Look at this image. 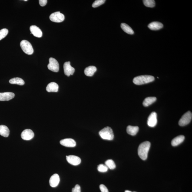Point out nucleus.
I'll use <instances>...</instances> for the list:
<instances>
[{
    "label": "nucleus",
    "mask_w": 192,
    "mask_h": 192,
    "mask_svg": "<svg viewBox=\"0 0 192 192\" xmlns=\"http://www.w3.org/2000/svg\"><path fill=\"white\" fill-rule=\"evenodd\" d=\"M150 147V143L149 141L144 142L139 146L138 154L142 160H145L147 159Z\"/></svg>",
    "instance_id": "nucleus-1"
},
{
    "label": "nucleus",
    "mask_w": 192,
    "mask_h": 192,
    "mask_svg": "<svg viewBox=\"0 0 192 192\" xmlns=\"http://www.w3.org/2000/svg\"><path fill=\"white\" fill-rule=\"evenodd\" d=\"M155 79L154 77L150 75L138 76L133 79V83L136 85H141L152 82Z\"/></svg>",
    "instance_id": "nucleus-2"
},
{
    "label": "nucleus",
    "mask_w": 192,
    "mask_h": 192,
    "mask_svg": "<svg viewBox=\"0 0 192 192\" xmlns=\"http://www.w3.org/2000/svg\"><path fill=\"white\" fill-rule=\"evenodd\" d=\"M99 134L103 139L112 140L114 138V134L111 127H107L101 130Z\"/></svg>",
    "instance_id": "nucleus-3"
},
{
    "label": "nucleus",
    "mask_w": 192,
    "mask_h": 192,
    "mask_svg": "<svg viewBox=\"0 0 192 192\" xmlns=\"http://www.w3.org/2000/svg\"><path fill=\"white\" fill-rule=\"evenodd\" d=\"M21 48L23 51L26 54L31 55L34 52V49L31 44L28 41L23 40L20 44Z\"/></svg>",
    "instance_id": "nucleus-4"
},
{
    "label": "nucleus",
    "mask_w": 192,
    "mask_h": 192,
    "mask_svg": "<svg viewBox=\"0 0 192 192\" xmlns=\"http://www.w3.org/2000/svg\"><path fill=\"white\" fill-rule=\"evenodd\" d=\"M192 118V113L190 111H187L180 119L179 122V125L181 126L187 125L191 121Z\"/></svg>",
    "instance_id": "nucleus-5"
},
{
    "label": "nucleus",
    "mask_w": 192,
    "mask_h": 192,
    "mask_svg": "<svg viewBox=\"0 0 192 192\" xmlns=\"http://www.w3.org/2000/svg\"><path fill=\"white\" fill-rule=\"evenodd\" d=\"M64 16L63 14L60 13L59 11L53 13L50 16V19L52 22L55 23H61L64 20Z\"/></svg>",
    "instance_id": "nucleus-6"
},
{
    "label": "nucleus",
    "mask_w": 192,
    "mask_h": 192,
    "mask_svg": "<svg viewBox=\"0 0 192 192\" xmlns=\"http://www.w3.org/2000/svg\"><path fill=\"white\" fill-rule=\"evenodd\" d=\"M49 64L48 66L49 70L54 72H57L59 70V64L58 61L53 58H50L49 60Z\"/></svg>",
    "instance_id": "nucleus-7"
},
{
    "label": "nucleus",
    "mask_w": 192,
    "mask_h": 192,
    "mask_svg": "<svg viewBox=\"0 0 192 192\" xmlns=\"http://www.w3.org/2000/svg\"><path fill=\"white\" fill-rule=\"evenodd\" d=\"M157 123V113L155 112H153L150 114L148 119V125L150 127H154L156 125Z\"/></svg>",
    "instance_id": "nucleus-8"
},
{
    "label": "nucleus",
    "mask_w": 192,
    "mask_h": 192,
    "mask_svg": "<svg viewBox=\"0 0 192 192\" xmlns=\"http://www.w3.org/2000/svg\"><path fill=\"white\" fill-rule=\"evenodd\" d=\"M64 74L67 76L72 75L75 72V69L71 66L70 62H67L64 63Z\"/></svg>",
    "instance_id": "nucleus-9"
},
{
    "label": "nucleus",
    "mask_w": 192,
    "mask_h": 192,
    "mask_svg": "<svg viewBox=\"0 0 192 192\" xmlns=\"http://www.w3.org/2000/svg\"><path fill=\"white\" fill-rule=\"evenodd\" d=\"M66 160L70 164L75 166L80 164L81 162V159L79 157L74 155L67 156Z\"/></svg>",
    "instance_id": "nucleus-10"
},
{
    "label": "nucleus",
    "mask_w": 192,
    "mask_h": 192,
    "mask_svg": "<svg viewBox=\"0 0 192 192\" xmlns=\"http://www.w3.org/2000/svg\"><path fill=\"white\" fill-rule=\"evenodd\" d=\"M34 134L30 129H26L21 133V137L23 140L28 141L33 138Z\"/></svg>",
    "instance_id": "nucleus-11"
},
{
    "label": "nucleus",
    "mask_w": 192,
    "mask_h": 192,
    "mask_svg": "<svg viewBox=\"0 0 192 192\" xmlns=\"http://www.w3.org/2000/svg\"><path fill=\"white\" fill-rule=\"evenodd\" d=\"M62 145L68 147H74L76 145V143L72 138H66L60 141Z\"/></svg>",
    "instance_id": "nucleus-12"
},
{
    "label": "nucleus",
    "mask_w": 192,
    "mask_h": 192,
    "mask_svg": "<svg viewBox=\"0 0 192 192\" xmlns=\"http://www.w3.org/2000/svg\"><path fill=\"white\" fill-rule=\"evenodd\" d=\"M15 97V94L11 92L0 93V101H9Z\"/></svg>",
    "instance_id": "nucleus-13"
},
{
    "label": "nucleus",
    "mask_w": 192,
    "mask_h": 192,
    "mask_svg": "<svg viewBox=\"0 0 192 192\" xmlns=\"http://www.w3.org/2000/svg\"><path fill=\"white\" fill-rule=\"evenodd\" d=\"M31 33L35 37L40 38L42 36V32L38 27L35 25L31 26L30 28Z\"/></svg>",
    "instance_id": "nucleus-14"
},
{
    "label": "nucleus",
    "mask_w": 192,
    "mask_h": 192,
    "mask_svg": "<svg viewBox=\"0 0 192 192\" xmlns=\"http://www.w3.org/2000/svg\"><path fill=\"white\" fill-rule=\"evenodd\" d=\"M60 181L59 176L57 174H54L50 177L49 181L50 185L52 187H56L59 184Z\"/></svg>",
    "instance_id": "nucleus-15"
},
{
    "label": "nucleus",
    "mask_w": 192,
    "mask_h": 192,
    "mask_svg": "<svg viewBox=\"0 0 192 192\" xmlns=\"http://www.w3.org/2000/svg\"><path fill=\"white\" fill-rule=\"evenodd\" d=\"M163 25L161 23L154 21L150 23L148 25L150 29L152 30H158L163 28Z\"/></svg>",
    "instance_id": "nucleus-16"
},
{
    "label": "nucleus",
    "mask_w": 192,
    "mask_h": 192,
    "mask_svg": "<svg viewBox=\"0 0 192 192\" xmlns=\"http://www.w3.org/2000/svg\"><path fill=\"white\" fill-rule=\"evenodd\" d=\"M59 87L58 84L55 82H51L46 87V91L48 92H57L58 91Z\"/></svg>",
    "instance_id": "nucleus-17"
},
{
    "label": "nucleus",
    "mask_w": 192,
    "mask_h": 192,
    "mask_svg": "<svg viewBox=\"0 0 192 192\" xmlns=\"http://www.w3.org/2000/svg\"><path fill=\"white\" fill-rule=\"evenodd\" d=\"M97 69L94 66H90L87 67L84 70V73L87 76L91 77L97 71Z\"/></svg>",
    "instance_id": "nucleus-18"
},
{
    "label": "nucleus",
    "mask_w": 192,
    "mask_h": 192,
    "mask_svg": "<svg viewBox=\"0 0 192 192\" xmlns=\"http://www.w3.org/2000/svg\"><path fill=\"white\" fill-rule=\"evenodd\" d=\"M185 139L184 136L180 135L173 139L171 141V144L173 146L179 145L184 141Z\"/></svg>",
    "instance_id": "nucleus-19"
},
{
    "label": "nucleus",
    "mask_w": 192,
    "mask_h": 192,
    "mask_svg": "<svg viewBox=\"0 0 192 192\" xmlns=\"http://www.w3.org/2000/svg\"><path fill=\"white\" fill-rule=\"evenodd\" d=\"M139 131V127L138 126H128L127 128V134L132 136H135L137 134Z\"/></svg>",
    "instance_id": "nucleus-20"
},
{
    "label": "nucleus",
    "mask_w": 192,
    "mask_h": 192,
    "mask_svg": "<svg viewBox=\"0 0 192 192\" xmlns=\"http://www.w3.org/2000/svg\"><path fill=\"white\" fill-rule=\"evenodd\" d=\"M10 131L8 127L5 125H0V135L7 137L9 135Z\"/></svg>",
    "instance_id": "nucleus-21"
},
{
    "label": "nucleus",
    "mask_w": 192,
    "mask_h": 192,
    "mask_svg": "<svg viewBox=\"0 0 192 192\" xmlns=\"http://www.w3.org/2000/svg\"><path fill=\"white\" fill-rule=\"evenodd\" d=\"M157 98L155 97H149L145 99L143 103L145 107H148L156 101Z\"/></svg>",
    "instance_id": "nucleus-22"
},
{
    "label": "nucleus",
    "mask_w": 192,
    "mask_h": 192,
    "mask_svg": "<svg viewBox=\"0 0 192 192\" xmlns=\"http://www.w3.org/2000/svg\"><path fill=\"white\" fill-rule=\"evenodd\" d=\"M10 83L13 84H17L20 85H24L25 82L23 80L20 78H14L11 79L9 81Z\"/></svg>",
    "instance_id": "nucleus-23"
},
{
    "label": "nucleus",
    "mask_w": 192,
    "mask_h": 192,
    "mask_svg": "<svg viewBox=\"0 0 192 192\" xmlns=\"http://www.w3.org/2000/svg\"><path fill=\"white\" fill-rule=\"evenodd\" d=\"M122 29L126 33L132 35L134 34V31L132 28L129 26L125 23H122L121 25Z\"/></svg>",
    "instance_id": "nucleus-24"
},
{
    "label": "nucleus",
    "mask_w": 192,
    "mask_h": 192,
    "mask_svg": "<svg viewBox=\"0 0 192 192\" xmlns=\"http://www.w3.org/2000/svg\"><path fill=\"white\" fill-rule=\"evenodd\" d=\"M105 165L108 168L113 170L116 168V166L115 163L113 160H109L105 162Z\"/></svg>",
    "instance_id": "nucleus-25"
},
{
    "label": "nucleus",
    "mask_w": 192,
    "mask_h": 192,
    "mask_svg": "<svg viewBox=\"0 0 192 192\" xmlns=\"http://www.w3.org/2000/svg\"><path fill=\"white\" fill-rule=\"evenodd\" d=\"M143 3L146 7L153 8L155 6V2L153 0H144Z\"/></svg>",
    "instance_id": "nucleus-26"
},
{
    "label": "nucleus",
    "mask_w": 192,
    "mask_h": 192,
    "mask_svg": "<svg viewBox=\"0 0 192 192\" xmlns=\"http://www.w3.org/2000/svg\"><path fill=\"white\" fill-rule=\"evenodd\" d=\"M97 170L100 172H106L108 170V168L105 165L100 164L97 166Z\"/></svg>",
    "instance_id": "nucleus-27"
},
{
    "label": "nucleus",
    "mask_w": 192,
    "mask_h": 192,
    "mask_svg": "<svg viewBox=\"0 0 192 192\" xmlns=\"http://www.w3.org/2000/svg\"><path fill=\"white\" fill-rule=\"evenodd\" d=\"M8 33V30L7 28H3L0 30V40L5 38Z\"/></svg>",
    "instance_id": "nucleus-28"
},
{
    "label": "nucleus",
    "mask_w": 192,
    "mask_h": 192,
    "mask_svg": "<svg viewBox=\"0 0 192 192\" xmlns=\"http://www.w3.org/2000/svg\"><path fill=\"white\" fill-rule=\"evenodd\" d=\"M105 1V0H97L93 4L92 7L93 8H97L104 3Z\"/></svg>",
    "instance_id": "nucleus-29"
},
{
    "label": "nucleus",
    "mask_w": 192,
    "mask_h": 192,
    "mask_svg": "<svg viewBox=\"0 0 192 192\" xmlns=\"http://www.w3.org/2000/svg\"><path fill=\"white\" fill-rule=\"evenodd\" d=\"M72 192H81V188L79 185H76L75 187L72 189Z\"/></svg>",
    "instance_id": "nucleus-30"
},
{
    "label": "nucleus",
    "mask_w": 192,
    "mask_h": 192,
    "mask_svg": "<svg viewBox=\"0 0 192 192\" xmlns=\"http://www.w3.org/2000/svg\"><path fill=\"white\" fill-rule=\"evenodd\" d=\"M100 189L101 192H109L108 189L104 185L101 184L100 185Z\"/></svg>",
    "instance_id": "nucleus-31"
},
{
    "label": "nucleus",
    "mask_w": 192,
    "mask_h": 192,
    "mask_svg": "<svg viewBox=\"0 0 192 192\" xmlns=\"http://www.w3.org/2000/svg\"><path fill=\"white\" fill-rule=\"evenodd\" d=\"M48 1L47 0H39V2L40 5L41 7H44L46 5Z\"/></svg>",
    "instance_id": "nucleus-32"
},
{
    "label": "nucleus",
    "mask_w": 192,
    "mask_h": 192,
    "mask_svg": "<svg viewBox=\"0 0 192 192\" xmlns=\"http://www.w3.org/2000/svg\"><path fill=\"white\" fill-rule=\"evenodd\" d=\"M125 192H132L131 191H129V190H126Z\"/></svg>",
    "instance_id": "nucleus-33"
},
{
    "label": "nucleus",
    "mask_w": 192,
    "mask_h": 192,
    "mask_svg": "<svg viewBox=\"0 0 192 192\" xmlns=\"http://www.w3.org/2000/svg\"><path fill=\"white\" fill-rule=\"evenodd\" d=\"M24 1H27V0H24Z\"/></svg>",
    "instance_id": "nucleus-34"
},
{
    "label": "nucleus",
    "mask_w": 192,
    "mask_h": 192,
    "mask_svg": "<svg viewBox=\"0 0 192 192\" xmlns=\"http://www.w3.org/2000/svg\"></svg>",
    "instance_id": "nucleus-35"
}]
</instances>
